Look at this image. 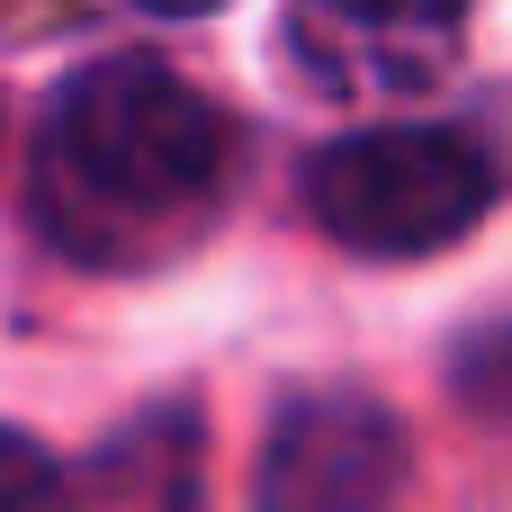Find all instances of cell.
Wrapping results in <instances>:
<instances>
[{"label": "cell", "mask_w": 512, "mask_h": 512, "mask_svg": "<svg viewBox=\"0 0 512 512\" xmlns=\"http://www.w3.org/2000/svg\"><path fill=\"white\" fill-rule=\"evenodd\" d=\"M234 171V126L153 54H108L72 72L36 135V225L72 261H144L180 243Z\"/></svg>", "instance_id": "6da1fadb"}, {"label": "cell", "mask_w": 512, "mask_h": 512, "mask_svg": "<svg viewBox=\"0 0 512 512\" xmlns=\"http://www.w3.org/2000/svg\"><path fill=\"white\" fill-rule=\"evenodd\" d=\"M306 207L333 243L378 252V261H414V252L459 243L495 207V162L459 126H360L315 153Z\"/></svg>", "instance_id": "7a4b0ae2"}, {"label": "cell", "mask_w": 512, "mask_h": 512, "mask_svg": "<svg viewBox=\"0 0 512 512\" xmlns=\"http://www.w3.org/2000/svg\"><path fill=\"white\" fill-rule=\"evenodd\" d=\"M405 423L378 396H297L270 423L252 512H396L405 495Z\"/></svg>", "instance_id": "3957f363"}, {"label": "cell", "mask_w": 512, "mask_h": 512, "mask_svg": "<svg viewBox=\"0 0 512 512\" xmlns=\"http://www.w3.org/2000/svg\"><path fill=\"white\" fill-rule=\"evenodd\" d=\"M468 0H297V54L333 90H423L459 54Z\"/></svg>", "instance_id": "277c9868"}, {"label": "cell", "mask_w": 512, "mask_h": 512, "mask_svg": "<svg viewBox=\"0 0 512 512\" xmlns=\"http://www.w3.org/2000/svg\"><path fill=\"white\" fill-rule=\"evenodd\" d=\"M207 504V423L189 405H144L72 477V512H198Z\"/></svg>", "instance_id": "5b68a950"}, {"label": "cell", "mask_w": 512, "mask_h": 512, "mask_svg": "<svg viewBox=\"0 0 512 512\" xmlns=\"http://www.w3.org/2000/svg\"><path fill=\"white\" fill-rule=\"evenodd\" d=\"M0 512H72L63 459L36 432H18V423H0Z\"/></svg>", "instance_id": "8992f818"}, {"label": "cell", "mask_w": 512, "mask_h": 512, "mask_svg": "<svg viewBox=\"0 0 512 512\" xmlns=\"http://www.w3.org/2000/svg\"><path fill=\"white\" fill-rule=\"evenodd\" d=\"M459 396L486 405V414H512V324L477 333V342L459 351Z\"/></svg>", "instance_id": "52a82bcc"}, {"label": "cell", "mask_w": 512, "mask_h": 512, "mask_svg": "<svg viewBox=\"0 0 512 512\" xmlns=\"http://www.w3.org/2000/svg\"><path fill=\"white\" fill-rule=\"evenodd\" d=\"M144 9H162V18H198V9H225V0H144Z\"/></svg>", "instance_id": "ba28073f"}]
</instances>
